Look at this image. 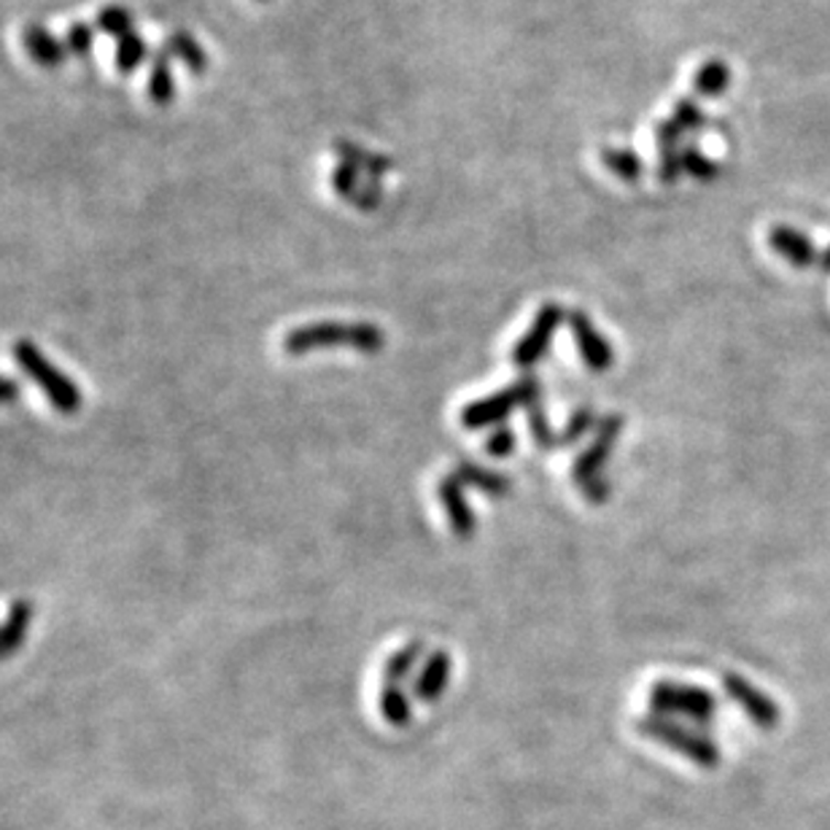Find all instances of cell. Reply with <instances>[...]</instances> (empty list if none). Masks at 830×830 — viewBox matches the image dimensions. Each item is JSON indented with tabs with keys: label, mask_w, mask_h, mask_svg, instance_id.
<instances>
[{
	"label": "cell",
	"mask_w": 830,
	"mask_h": 830,
	"mask_svg": "<svg viewBox=\"0 0 830 830\" xmlns=\"http://www.w3.org/2000/svg\"><path fill=\"white\" fill-rule=\"evenodd\" d=\"M348 348L362 351V354H378L386 345V335L380 326L367 324V321H356V324H345V321H316V324L297 326L283 337V351L289 356H308L321 348Z\"/></svg>",
	"instance_id": "6da1fadb"
},
{
	"label": "cell",
	"mask_w": 830,
	"mask_h": 830,
	"mask_svg": "<svg viewBox=\"0 0 830 830\" xmlns=\"http://www.w3.org/2000/svg\"><path fill=\"white\" fill-rule=\"evenodd\" d=\"M14 359L20 365L22 373L44 391V397L50 399V405L60 413L71 416L82 410V389L63 373L57 365H52L44 356V351L35 343L20 341L14 343Z\"/></svg>",
	"instance_id": "7a4b0ae2"
},
{
	"label": "cell",
	"mask_w": 830,
	"mask_h": 830,
	"mask_svg": "<svg viewBox=\"0 0 830 830\" xmlns=\"http://www.w3.org/2000/svg\"><path fill=\"white\" fill-rule=\"evenodd\" d=\"M647 704L658 718H680L693 725H709L718 714V699L701 685L660 680L647 690Z\"/></svg>",
	"instance_id": "3957f363"
},
{
	"label": "cell",
	"mask_w": 830,
	"mask_h": 830,
	"mask_svg": "<svg viewBox=\"0 0 830 830\" xmlns=\"http://www.w3.org/2000/svg\"><path fill=\"white\" fill-rule=\"evenodd\" d=\"M636 729H639L642 736L653 739L656 744H664V747L675 750L682 757H688L693 766L699 768H718L720 766V753L718 744L712 739H707L704 733L685 729L682 723L669 718H658V714H645V718L636 720Z\"/></svg>",
	"instance_id": "277c9868"
},
{
	"label": "cell",
	"mask_w": 830,
	"mask_h": 830,
	"mask_svg": "<svg viewBox=\"0 0 830 830\" xmlns=\"http://www.w3.org/2000/svg\"><path fill=\"white\" fill-rule=\"evenodd\" d=\"M539 397H542V386H539L537 378L526 375V378H520L518 384H513L510 389H502V391L491 394V397L486 399H475V402L466 405V408L462 410V416H459V423H462L464 429L477 432V429L502 423L518 408H526V410L535 408V405L539 402Z\"/></svg>",
	"instance_id": "5b68a950"
},
{
	"label": "cell",
	"mask_w": 830,
	"mask_h": 830,
	"mask_svg": "<svg viewBox=\"0 0 830 830\" xmlns=\"http://www.w3.org/2000/svg\"><path fill=\"white\" fill-rule=\"evenodd\" d=\"M623 427H626V421H623V416H617V413L599 418L596 434H593L591 445L580 453L578 462H574L572 466V477L580 488L588 486L591 481H596V477H602L604 464H607L610 453L615 451Z\"/></svg>",
	"instance_id": "8992f818"
},
{
	"label": "cell",
	"mask_w": 830,
	"mask_h": 830,
	"mask_svg": "<svg viewBox=\"0 0 830 830\" xmlns=\"http://www.w3.org/2000/svg\"><path fill=\"white\" fill-rule=\"evenodd\" d=\"M561 321H563L561 305L550 302V305L539 308L535 324H531L529 332L515 343L513 365L520 369H531L535 365H539V362L545 359V354H548V348H550V343H553L556 332H559Z\"/></svg>",
	"instance_id": "52a82bcc"
},
{
	"label": "cell",
	"mask_w": 830,
	"mask_h": 830,
	"mask_svg": "<svg viewBox=\"0 0 830 830\" xmlns=\"http://www.w3.org/2000/svg\"><path fill=\"white\" fill-rule=\"evenodd\" d=\"M723 688H725V693L733 699V704L744 709V714H747L750 723H753L755 729H763V731L777 729L782 712H779V707L774 704L772 696L763 693L761 688H755L753 682L744 680L742 675H733V671H729V675L723 677Z\"/></svg>",
	"instance_id": "ba28073f"
},
{
	"label": "cell",
	"mask_w": 830,
	"mask_h": 830,
	"mask_svg": "<svg viewBox=\"0 0 830 830\" xmlns=\"http://www.w3.org/2000/svg\"><path fill=\"white\" fill-rule=\"evenodd\" d=\"M569 330H572L574 345L580 351V359L593 373H607L615 367V345H612L602 332L596 330L593 319L585 311L569 313Z\"/></svg>",
	"instance_id": "9c48e42d"
},
{
	"label": "cell",
	"mask_w": 830,
	"mask_h": 830,
	"mask_svg": "<svg viewBox=\"0 0 830 830\" xmlns=\"http://www.w3.org/2000/svg\"><path fill=\"white\" fill-rule=\"evenodd\" d=\"M768 246H772V251L779 254L782 259H787L796 270H809L815 268V265H820L822 251L815 246V240L806 238L798 229L785 227V224H777V227L768 233Z\"/></svg>",
	"instance_id": "30bf717a"
},
{
	"label": "cell",
	"mask_w": 830,
	"mask_h": 830,
	"mask_svg": "<svg viewBox=\"0 0 830 830\" xmlns=\"http://www.w3.org/2000/svg\"><path fill=\"white\" fill-rule=\"evenodd\" d=\"M438 499H440L442 510H445L448 515V524H451L453 535L462 539H470L472 535H475V529H477L475 513H472V507L466 505L464 486L459 483L456 475L442 477V481L438 483Z\"/></svg>",
	"instance_id": "8fae6325"
},
{
	"label": "cell",
	"mask_w": 830,
	"mask_h": 830,
	"mask_svg": "<svg viewBox=\"0 0 830 830\" xmlns=\"http://www.w3.org/2000/svg\"><path fill=\"white\" fill-rule=\"evenodd\" d=\"M453 675V660L448 656V650H434L432 656H427L423 666L418 669V677L413 682V696L421 704H434L442 699V693L451 685Z\"/></svg>",
	"instance_id": "7c38bea8"
},
{
	"label": "cell",
	"mask_w": 830,
	"mask_h": 830,
	"mask_svg": "<svg viewBox=\"0 0 830 830\" xmlns=\"http://www.w3.org/2000/svg\"><path fill=\"white\" fill-rule=\"evenodd\" d=\"M22 44H25L28 57L39 63L41 68H60L68 57L65 41H57L44 25H25L22 30Z\"/></svg>",
	"instance_id": "4fadbf2b"
},
{
	"label": "cell",
	"mask_w": 830,
	"mask_h": 830,
	"mask_svg": "<svg viewBox=\"0 0 830 830\" xmlns=\"http://www.w3.org/2000/svg\"><path fill=\"white\" fill-rule=\"evenodd\" d=\"M30 626H33V604L30 602H14L9 615L0 623V664L6 658L14 656L22 645H25Z\"/></svg>",
	"instance_id": "5bb4252c"
},
{
	"label": "cell",
	"mask_w": 830,
	"mask_h": 830,
	"mask_svg": "<svg viewBox=\"0 0 830 830\" xmlns=\"http://www.w3.org/2000/svg\"><path fill=\"white\" fill-rule=\"evenodd\" d=\"M451 475H456L462 486H472V488L483 491V494H488V496H507L513 488L510 477L499 475V472L488 470V466H481L475 462H459L456 470H453Z\"/></svg>",
	"instance_id": "9a60e30c"
},
{
	"label": "cell",
	"mask_w": 830,
	"mask_h": 830,
	"mask_svg": "<svg viewBox=\"0 0 830 830\" xmlns=\"http://www.w3.org/2000/svg\"><path fill=\"white\" fill-rule=\"evenodd\" d=\"M162 50L171 54V57H179L195 76H203L205 71H208V54H205L203 46H200L190 33H184V30L173 33Z\"/></svg>",
	"instance_id": "2e32d148"
},
{
	"label": "cell",
	"mask_w": 830,
	"mask_h": 830,
	"mask_svg": "<svg viewBox=\"0 0 830 830\" xmlns=\"http://www.w3.org/2000/svg\"><path fill=\"white\" fill-rule=\"evenodd\" d=\"M378 707L386 723L394 725V729H408L410 720H413V707H410L408 693H405L399 685L386 682L384 688H380Z\"/></svg>",
	"instance_id": "e0dca14e"
},
{
	"label": "cell",
	"mask_w": 830,
	"mask_h": 830,
	"mask_svg": "<svg viewBox=\"0 0 830 830\" xmlns=\"http://www.w3.org/2000/svg\"><path fill=\"white\" fill-rule=\"evenodd\" d=\"M149 98L154 106H171L175 98V84L171 76V54H168L165 50H160V54L154 57V65H151Z\"/></svg>",
	"instance_id": "ac0fdd59"
},
{
	"label": "cell",
	"mask_w": 830,
	"mask_h": 830,
	"mask_svg": "<svg viewBox=\"0 0 830 830\" xmlns=\"http://www.w3.org/2000/svg\"><path fill=\"white\" fill-rule=\"evenodd\" d=\"M423 653H427V645H423L421 639L416 642H408L405 647H399L394 656L386 660L384 666V677L389 685H397L402 680H408L410 675H413V669L418 666V660L423 658Z\"/></svg>",
	"instance_id": "d6986e66"
},
{
	"label": "cell",
	"mask_w": 830,
	"mask_h": 830,
	"mask_svg": "<svg viewBox=\"0 0 830 830\" xmlns=\"http://www.w3.org/2000/svg\"><path fill=\"white\" fill-rule=\"evenodd\" d=\"M147 57H149V46H147V41L136 33V30L119 39V44H117L119 74H132V71H136Z\"/></svg>",
	"instance_id": "ffe728a7"
},
{
	"label": "cell",
	"mask_w": 830,
	"mask_h": 830,
	"mask_svg": "<svg viewBox=\"0 0 830 830\" xmlns=\"http://www.w3.org/2000/svg\"><path fill=\"white\" fill-rule=\"evenodd\" d=\"M98 30L111 39H122V35L132 33V14L122 6H108L98 14Z\"/></svg>",
	"instance_id": "44dd1931"
},
{
	"label": "cell",
	"mask_w": 830,
	"mask_h": 830,
	"mask_svg": "<svg viewBox=\"0 0 830 830\" xmlns=\"http://www.w3.org/2000/svg\"><path fill=\"white\" fill-rule=\"evenodd\" d=\"M596 423L599 421H596V413H593V408H580L578 413L569 418V423L559 434V448L574 445L578 440H583L591 429H596Z\"/></svg>",
	"instance_id": "7402d4cb"
},
{
	"label": "cell",
	"mask_w": 830,
	"mask_h": 830,
	"mask_svg": "<svg viewBox=\"0 0 830 830\" xmlns=\"http://www.w3.org/2000/svg\"><path fill=\"white\" fill-rule=\"evenodd\" d=\"M529 429H531V438H535V442L539 448H559V434L553 432V427H550L548 416H545V410L539 408V402L535 405V408H529Z\"/></svg>",
	"instance_id": "603a6c76"
},
{
	"label": "cell",
	"mask_w": 830,
	"mask_h": 830,
	"mask_svg": "<svg viewBox=\"0 0 830 830\" xmlns=\"http://www.w3.org/2000/svg\"><path fill=\"white\" fill-rule=\"evenodd\" d=\"M93 41H95V30L89 25H84V22H76V25L68 28V33H65V50H68V54H74V57H89V52H93Z\"/></svg>",
	"instance_id": "cb8c5ba5"
},
{
	"label": "cell",
	"mask_w": 830,
	"mask_h": 830,
	"mask_svg": "<svg viewBox=\"0 0 830 830\" xmlns=\"http://www.w3.org/2000/svg\"><path fill=\"white\" fill-rule=\"evenodd\" d=\"M515 445H518V440H515V432L510 427H499L494 434L486 440V453L494 459H505L510 456V453L515 451Z\"/></svg>",
	"instance_id": "d4e9b609"
},
{
	"label": "cell",
	"mask_w": 830,
	"mask_h": 830,
	"mask_svg": "<svg viewBox=\"0 0 830 830\" xmlns=\"http://www.w3.org/2000/svg\"><path fill=\"white\" fill-rule=\"evenodd\" d=\"M729 78H731L729 68H725L723 63H712V65H707L704 71H701L699 84H701V89H707V93L718 95V93H723L725 87H729Z\"/></svg>",
	"instance_id": "484cf974"
},
{
	"label": "cell",
	"mask_w": 830,
	"mask_h": 830,
	"mask_svg": "<svg viewBox=\"0 0 830 830\" xmlns=\"http://www.w3.org/2000/svg\"><path fill=\"white\" fill-rule=\"evenodd\" d=\"M17 397H20V384L11 378H0V405L14 402Z\"/></svg>",
	"instance_id": "4316f807"
},
{
	"label": "cell",
	"mask_w": 830,
	"mask_h": 830,
	"mask_svg": "<svg viewBox=\"0 0 830 830\" xmlns=\"http://www.w3.org/2000/svg\"><path fill=\"white\" fill-rule=\"evenodd\" d=\"M817 270L826 272V276H830V246L826 248V251L820 254V265H817Z\"/></svg>",
	"instance_id": "83f0119b"
}]
</instances>
